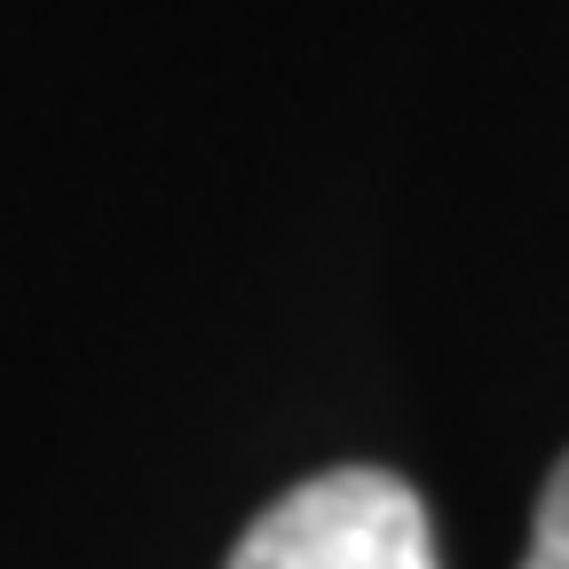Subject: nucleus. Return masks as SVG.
<instances>
[{"mask_svg":"<svg viewBox=\"0 0 569 569\" xmlns=\"http://www.w3.org/2000/svg\"><path fill=\"white\" fill-rule=\"evenodd\" d=\"M222 569H443L419 490L388 467H332L238 538Z\"/></svg>","mask_w":569,"mask_h":569,"instance_id":"f257e3e1","label":"nucleus"},{"mask_svg":"<svg viewBox=\"0 0 569 569\" xmlns=\"http://www.w3.org/2000/svg\"><path fill=\"white\" fill-rule=\"evenodd\" d=\"M522 569H569V459L546 475V498H538V530H530V553Z\"/></svg>","mask_w":569,"mask_h":569,"instance_id":"f03ea898","label":"nucleus"}]
</instances>
